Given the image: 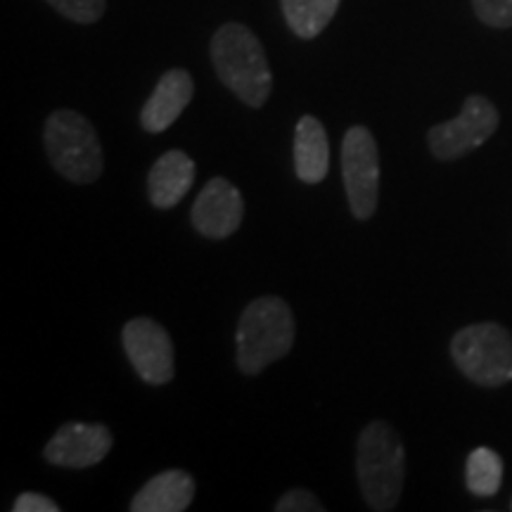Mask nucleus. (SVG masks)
<instances>
[{
	"label": "nucleus",
	"instance_id": "423d86ee",
	"mask_svg": "<svg viewBox=\"0 0 512 512\" xmlns=\"http://www.w3.org/2000/svg\"><path fill=\"white\" fill-rule=\"evenodd\" d=\"M342 178L351 214L366 221L380 200V152L366 126H351L342 143Z\"/></svg>",
	"mask_w": 512,
	"mask_h": 512
},
{
	"label": "nucleus",
	"instance_id": "f257e3e1",
	"mask_svg": "<svg viewBox=\"0 0 512 512\" xmlns=\"http://www.w3.org/2000/svg\"><path fill=\"white\" fill-rule=\"evenodd\" d=\"M211 62L230 93L247 107L266 105L273 91V72L261 41L245 24L228 22L211 38Z\"/></svg>",
	"mask_w": 512,
	"mask_h": 512
},
{
	"label": "nucleus",
	"instance_id": "a211bd4d",
	"mask_svg": "<svg viewBox=\"0 0 512 512\" xmlns=\"http://www.w3.org/2000/svg\"><path fill=\"white\" fill-rule=\"evenodd\" d=\"M477 17L486 27L510 29L512 27V0H472Z\"/></svg>",
	"mask_w": 512,
	"mask_h": 512
},
{
	"label": "nucleus",
	"instance_id": "4468645a",
	"mask_svg": "<svg viewBox=\"0 0 512 512\" xmlns=\"http://www.w3.org/2000/svg\"><path fill=\"white\" fill-rule=\"evenodd\" d=\"M294 171L299 181L318 185L330 171V143L328 133L316 117L299 119L294 131Z\"/></svg>",
	"mask_w": 512,
	"mask_h": 512
},
{
	"label": "nucleus",
	"instance_id": "39448f33",
	"mask_svg": "<svg viewBox=\"0 0 512 512\" xmlns=\"http://www.w3.org/2000/svg\"><path fill=\"white\" fill-rule=\"evenodd\" d=\"M451 356L460 373L479 387L512 382V335L503 325H467L451 339Z\"/></svg>",
	"mask_w": 512,
	"mask_h": 512
},
{
	"label": "nucleus",
	"instance_id": "f03ea898",
	"mask_svg": "<svg viewBox=\"0 0 512 512\" xmlns=\"http://www.w3.org/2000/svg\"><path fill=\"white\" fill-rule=\"evenodd\" d=\"M356 475L370 508L377 512L396 508L406 482V448L389 422L375 420L358 434Z\"/></svg>",
	"mask_w": 512,
	"mask_h": 512
},
{
	"label": "nucleus",
	"instance_id": "9d476101",
	"mask_svg": "<svg viewBox=\"0 0 512 512\" xmlns=\"http://www.w3.org/2000/svg\"><path fill=\"white\" fill-rule=\"evenodd\" d=\"M112 451V432L105 425L88 422H67L43 448V456L50 465L83 470L107 458Z\"/></svg>",
	"mask_w": 512,
	"mask_h": 512
},
{
	"label": "nucleus",
	"instance_id": "f3484780",
	"mask_svg": "<svg viewBox=\"0 0 512 512\" xmlns=\"http://www.w3.org/2000/svg\"><path fill=\"white\" fill-rule=\"evenodd\" d=\"M53 8L72 22L93 24L105 15L107 0H48Z\"/></svg>",
	"mask_w": 512,
	"mask_h": 512
},
{
	"label": "nucleus",
	"instance_id": "6ab92c4d",
	"mask_svg": "<svg viewBox=\"0 0 512 512\" xmlns=\"http://www.w3.org/2000/svg\"><path fill=\"white\" fill-rule=\"evenodd\" d=\"M278 512H323L325 508L313 494L306 489H290L287 494L275 503Z\"/></svg>",
	"mask_w": 512,
	"mask_h": 512
},
{
	"label": "nucleus",
	"instance_id": "6e6552de",
	"mask_svg": "<svg viewBox=\"0 0 512 512\" xmlns=\"http://www.w3.org/2000/svg\"><path fill=\"white\" fill-rule=\"evenodd\" d=\"M121 344L133 370L147 384H166L176 373L174 342L157 320L133 318L124 325Z\"/></svg>",
	"mask_w": 512,
	"mask_h": 512
},
{
	"label": "nucleus",
	"instance_id": "9b49d317",
	"mask_svg": "<svg viewBox=\"0 0 512 512\" xmlns=\"http://www.w3.org/2000/svg\"><path fill=\"white\" fill-rule=\"evenodd\" d=\"M192 93H195V83L185 69H169L162 79H159L155 93L147 98L140 112V124L147 133H162L185 112L190 105Z\"/></svg>",
	"mask_w": 512,
	"mask_h": 512
},
{
	"label": "nucleus",
	"instance_id": "aec40b11",
	"mask_svg": "<svg viewBox=\"0 0 512 512\" xmlns=\"http://www.w3.org/2000/svg\"><path fill=\"white\" fill-rule=\"evenodd\" d=\"M60 510V505H57L53 498L43 496V494H36V491H27V494H22L12 505V512H57Z\"/></svg>",
	"mask_w": 512,
	"mask_h": 512
},
{
	"label": "nucleus",
	"instance_id": "2eb2a0df",
	"mask_svg": "<svg viewBox=\"0 0 512 512\" xmlns=\"http://www.w3.org/2000/svg\"><path fill=\"white\" fill-rule=\"evenodd\" d=\"M342 0H283V15L299 38H316L337 15Z\"/></svg>",
	"mask_w": 512,
	"mask_h": 512
},
{
	"label": "nucleus",
	"instance_id": "f8f14e48",
	"mask_svg": "<svg viewBox=\"0 0 512 512\" xmlns=\"http://www.w3.org/2000/svg\"><path fill=\"white\" fill-rule=\"evenodd\" d=\"M195 183V162L183 150H169L157 159L147 176L150 202L157 209H171L188 195Z\"/></svg>",
	"mask_w": 512,
	"mask_h": 512
},
{
	"label": "nucleus",
	"instance_id": "dca6fc26",
	"mask_svg": "<svg viewBox=\"0 0 512 512\" xmlns=\"http://www.w3.org/2000/svg\"><path fill=\"white\" fill-rule=\"evenodd\" d=\"M465 482L467 489L475 496L489 498L498 494L503 484V460L491 448L479 446L470 453L465 465Z\"/></svg>",
	"mask_w": 512,
	"mask_h": 512
},
{
	"label": "nucleus",
	"instance_id": "20e7f679",
	"mask_svg": "<svg viewBox=\"0 0 512 512\" xmlns=\"http://www.w3.org/2000/svg\"><path fill=\"white\" fill-rule=\"evenodd\" d=\"M43 140L57 174L79 185L98 181L105 157L98 133L86 117L72 110L53 112L43 128Z\"/></svg>",
	"mask_w": 512,
	"mask_h": 512
},
{
	"label": "nucleus",
	"instance_id": "7ed1b4c3",
	"mask_svg": "<svg viewBox=\"0 0 512 512\" xmlns=\"http://www.w3.org/2000/svg\"><path fill=\"white\" fill-rule=\"evenodd\" d=\"M294 337H297V323L285 299H254L242 311L238 332H235L238 368L245 375H259L266 366L290 354Z\"/></svg>",
	"mask_w": 512,
	"mask_h": 512
},
{
	"label": "nucleus",
	"instance_id": "ddd939ff",
	"mask_svg": "<svg viewBox=\"0 0 512 512\" xmlns=\"http://www.w3.org/2000/svg\"><path fill=\"white\" fill-rule=\"evenodd\" d=\"M195 498V479L183 470H166L152 477L133 496L131 512H183Z\"/></svg>",
	"mask_w": 512,
	"mask_h": 512
},
{
	"label": "nucleus",
	"instance_id": "0eeeda50",
	"mask_svg": "<svg viewBox=\"0 0 512 512\" xmlns=\"http://www.w3.org/2000/svg\"><path fill=\"white\" fill-rule=\"evenodd\" d=\"M498 121L501 117H498L494 102L484 95H470L456 119L430 128L427 133L430 152L439 162H453V159L470 155L472 150H477L494 136Z\"/></svg>",
	"mask_w": 512,
	"mask_h": 512
},
{
	"label": "nucleus",
	"instance_id": "1a4fd4ad",
	"mask_svg": "<svg viewBox=\"0 0 512 512\" xmlns=\"http://www.w3.org/2000/svg\"><path fill=\"white\" fill-rule=\"evenodd\" d=\"M245 202L240 190L228 178H211L204 185L195 204H192L190 221L200 235L209 240H226L238 233Z\"/></svg>",
	"mask_w": 512,
	"mask_h": 512
}]
</instances>
